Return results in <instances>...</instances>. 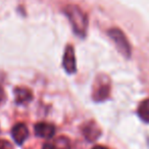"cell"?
Segmentation results:
<instances>
[{"label":"cell","instance_id":"obj_1","mask_svg":"<svg viewBox=\"0 0 149 149\" xmlns=\"http://www.w3.org/2000/svg\"><path fill=\"white\" fill-rule=\"evenodd\" d=\"M63 11L74 33L80 37H85L88 30V17L86 13L77 5H68Z\"/></svg>","mask_w":149,"mask_h":149},{"label":"cell","instance_id":"obj_2","mask_svg":"<svg viewBox=\"0 0 149 149\" xmlns=\"http://www.w3.org/2000/svg\"><path fill=\"white\" fill-rule=\"evenodd\" d=\"M108 36L112 40V42L114 43V45L118 48V51L125 57H130L131 52H132L131 45L129 43L128 39H127L126 35L123 33L122 30L118 29V28H112V29H110L108 31Z\"/></svg>","mask_w":149,"mask_h":149},{"label":"cell","instance_id":"obj_3","mask_svg":"<svg viewBox=\"0 0 149 149\" xmlns=\"http://www.w3.org/2000/svg\"><path fill=\"white\" fill-rule=\"evenodd\" d=\"M110 93V85L109 81L104 77H98L97 80L94 83L93 93L92 98L95 101L100 102L107 99Z\"/></svg>","mask_w":149,"mask_h":149},{"label":"cell","instance_id":"obj_4","mask_svg":"<svg viewBox=\"0 0 149 149\" xmlns=\"http://www.w3.org/2000/svg\"><path fill=\"white\" fill-rule=\"evenodd\" d=\"M62 65L68 74H74L77 70V64H76V56H74V50L72 45H68L64 50L63 58H62Z\"/></svg>","mask_w":149,"mask_h":149},{"label":"cell","instance_id":"obj_5","mask_svg":"<svg viewBox=\"0 0 149 149\" xmlns=\"http://www.w3.org/2000/svg\"><path fill=\"white\" fill-rule=\"evenodd\" d=\"M82 133H83L86 140L90 141V142H93V141H96L100 137V135H101V129L99 128V126L94 120H90V122L86 123L85 125H83V127H82Z\"/></svg>","mask_w":149,"mask_h":149},{"label":"cell","instance_id":"obj_6","mask_svg":"<svg viewBox=\"0 0 149 149\" xmlns=\"http://www.w3.org/2000/svg\"><path fill=\"white\" fill-rule=\"evenodd\" d=\"M11 136H13V140L17 145H22L29 136V130H28L27 126L25 124L19 123V124H17L13 128Z\"/></svg>","mask_w":149,"mask_h":149},{"label":"cell","instance_id":"obj_7","mask_svg":"<svg viewBox=\"0 0 149 149\" xmlns=\"http://www.w3.org/2000/svg\"><path fill=\"white\" fill-rule=\"evenodd\" d=\"M35 134L41 138H52L55 134V127L49 123H38L35 125Z\"/></svg>","mask_w":149,"mask_h":149},{"label":"cell","instance_id":"obj_8","mask_svg":"<svg viewBox=\"0 0 149 149\" xmlns=\"http://www.w3.org/2000/svg\"><path fill=\"white\" fill-rule=\"evenodd\" d=\"M15 97L17 104H27L33 99V94L28 88L17 87L15 89Z\"/></svg>","mask_w":149,"mask_h":149},{"label":"cell","instance_id":"obj_9","mask_svg":"<svg viewBox=\"0 0 149 149\" xmlns=\"http://www.w3.org/2000/svg\"><path fill=\"white\" fill-rule=\"evenodd\" d=\"M137 113L143 122L149 124V98L144 99L139 104Z\"/></svg>","mask_w":149,"mask_h":149},{"label":"cell","instance_id":"obj_10","mask_svg":"<svg viewBox=\"0 0 149 149\" xmlns=\"http://www.w3.org/2000/svg\"><path fill=\"white\" fill-rule=\"evenodd\" d=\"M53 144H54L55 149H72L70 139L66 138V137H64V136L58 137Z\"/></svg>","mask_w":149,"mask_h":149},{"label":"cell","instance_id":"obj_11","mask_svg":"<svg viewBox=\"0 0 149 149\" xmlns=\"http://www.w3.org/2000/svg\"><path fill=\"white\" fill-rule=\"evenodd\" d=\"M0 149H13V146L9 141L0 139Z\"/></svg>","mask_w":149,"mask_h":149},{"label":"cell","instance_id":"obj_12","mask_svg":"<svg viewBox=\"0 0 149 149\" xmlns=\"http://www.w3.org/2000/svg\"><path fill=\"white\" fill-rule=\"evenodd\" d=\"M5 99V93H4V90L2 89V87L0 86V104L2 103Z\"/></svg>","mask_w":149,"mask_h":149},{"label":"cell","instance_id":"obj_13","mask_svg":"<svg viewBox=\"0 0 149 149\" xmlns=\"http://www.w3.org/2000/svg\"><path fill=\"white\" fill-rule=\"evenodd\" d=\"M42 149H55V147H54V144H52V143H46L42 147Z\"/></svg>","mask_w":149,"mask_h":149},{"label":"cell","instance_id":"obj_14","mask_svg":"<svg viewBox=\"0 0 149 149\" xmlns=\"http://www.w3.org/2000/svg\"><path fill=\"white\" fill-rule=\"evenodd\" d=\"M92 149H108V148H106V147H104V146H101V145H97V146L93 147Z\"/></svg>","mask_w":149,"mask_h":149}]
</instances>
